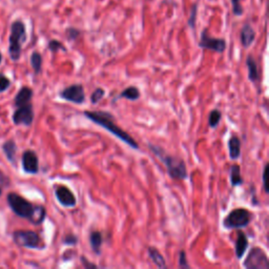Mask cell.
<instances>
[{
    "label": "cell",
    "instance_id": "1",
    "mask_svg": "<svg viewBox=\"0 0 269 269\" xmlns=\"http://www.w3.org/2000/svg\"><path fill=\"white\" fill-rule=\"evenodd\" d=\"M83 116L118 138L120 141H122L131 149L137 151L140 150V145L136 141V139L116 123V118L111 112L107 110H84Z\"/></svg>",
    "mask_w": 269,
    "mask_h": 269
},
{
    "label": "cell",
    "instance_id": "2",
    "mask_svg": "<svg viewBox=\"0 0 269 269\" xmlns=\"http://www.w3.org/2000/svg\"><path fill=\"white\" fill-rule=\"evenodd\" d=\"M7 203L17 215L28 219L34 225H40L47 216V210L45 206L33 204L27 199L15 193L8 194Z\"/></svg>",
    "mask_w": 269,
    "mask_h": 269
},
{
    "label": "cell",
    "instance_id": "3",
    "mask_svg": "<svg viewBox=\"0 0 269 269\" xmlns=\"http://www.w3.org/2000/svg\"><path fill=\"white\" fill-rule=\"evenodd\" d=\"M147 146H149L150 151L156 156V157H157L164 164V166L166 167L168 176L171 179L186 180L188 178L186 163L183 159L177 157V156L168 154L160 145L149 143Z\"/></svg>",
    "mask_w": 269,
    "mask_h": 269
},
{
    "label": "cell",
    "instance_id": "4",
    "mask_svg": "<svg viewBox=\"0 0 269 269\" xmlns=\"http://www.w3.org/2000/svg\"><path fill=\"white\" fill-rule=\"evenodd\" d=\"M27 40V29L22 20H15L11 25L10 34V46H8V53L13 61H18L21 56L22 45Z\"/></svg>",
    "mask_w": 269,
    "mask_h": 269
},
{
    "label": "cell",
    "instance_id": "5",
    "mask_svg": "<svg viewBox=\"0 0 269 269\" xmlns=\"http://www.w3.org/2000/svg\"><path fill=\"white\" fill-rule=\"evenodd\" d=\"M254 220V214L248 208L238 207L233 208L230 213L224 216L222 226L225 229H243L247 227Z\"/></svg>",
    "mask_w": 269,
    "mask_h": 269
},
{
    "label": "cell",
    "instance_id": "6",
    "mask_svg": "<svg viewBox=\"0 0 269 269\" xmlns=\"http://www.w3.org/2000/svg\"><path fill=\"white\" fill-rule=\"evenodd\" d=\"M14 242L18 246L31 248V249H43L46 248L45 243L36 231L33 230H16L13 233Z\"/></svg>",
    "mask_w": 269,
    "mask_h": 269
},
{
    "label": "cell",
    "instance_id": "7",
    "mask_svg": "<svg viewBox=\"0 0 269 269\" xmlns=\"http://www.w3.org/2000/svg\"><path fill=\"white\" fill-rule=\"evenodd\" d=\"M243 267L246 269H268L269 260L266 251L259 246L251 248L243 262Z\"/></svg>",
    "mask_w": 269,
    "mask_h": 269
},
{
    "label": "cell",
    "instance_id": "8",
    "mask_svg": "<svg viewBox=\"0 0 269 269\" xmlns=\"http://www.w3.org/2000/svg\"><path fill=\"white\" fill-rule=\"evenodd\" d=\"M198 46L202 50H208L215 52V53L223 54L227 48L226 40L223 38L213 37L208 33V29H204L201 33L200 40H199Z\"/></svg>",
    "mask_w": 269,
    "mask_h": 269
},
{
    "label": "cell",
    "instance_id": "9",
    "mask_svg": "<svg viewBox=\"0 0 269 269\" xmlns=\"http://www.w3.org/2000/svg\"><path fill=\"white\" fill-rule=\"evenodd\" d=\"M59 96L61 99L77 104V106H81L86 100L84 86L80 83H75L66 86L62 91H60Z\"/></svg>",
    "mask_w": 269,
    "mask_h": 269
},
{
    "label": "cell",
    "instance_id": "10",
    "mask_svg": "<svg viewBox=\"0 0 269 269\" xmlns=\"http://www.w3.org/2000/svg\"><path fill=\"white\" fill-rule=\"evenodd\" d=\"M55 197L59 204L62 205L63 207L73 208L77 205V198L73 193V190L63 184L56 185Z\"/></svg>",
    "mask_w": 269,
    "mask_h": 269
},
{
    "label": "cell",
    "instance_id": "11",
    "mask_svg": "<svg viewBox=\"0 0 269 269\" xmlns=\"http://www.w3.org/2000/svg\"><path fill=\"white\" fill-rule=\"evenodd\" d=\"M13 121L16 125L31 126L34 121V110L31 103L18 107L13 115Z\"/></svg>",
    "mask_w": 269,
    "mask_h": 269
},
{
    "label": "cell",
    "instance_id": "12",
    "mask_svg": "<svg viewBox=\"0 0 269 269\" xmlns=\"http://www.w3.org/2000/svg\"><path fill=\"white\" fill-rule=\"evenodd\" d=\"M22 167L28 173L35 175L39 171V161L36 153L34 151H25L22 155Z\"/></svg>",
    "mask_w": 269,
    "mask_h": 269
},
{
    "label": "cell",
    "instance_id": "13",
    "mask_svg": "<svg viewBox=\"0 0 269 269\" xmlns=\"http://www.w3.org/2000/svg\"><path fill=\"white\" fill-rule=\"evenodd\" d=\"M256 37H257V34H256L255 29L253 28V25L248 22L243 25L240 32V40H241V45L243 48L248 49L253 46V43L256 40Z\"/></svg>",
    "mask_w": 269,
    "mask_h": 269
},
{
    "label": "cell",
    "instance_id": "14",
    "mask_svg": "<svg viewBox=\"0 0 269 269\" xmlns=\"http://www.w3.org/2000/svg\"><path fill=\"white\" fill-rule=\"evenodd\" d=\"M237 230L238 231H237V240L235 244V255L238 260H241L246 254V251L249 246V241L244 231L241 229H237Z\"/></svg>",
    "mask_w": 269,
    "mask_h": 269
},
{
    "label": "cell",
    "instance_id": "15",
    "mask_svg": "<svg viewBox=\"0 0 269 269\" xmlns=\"http://www.w3.org/2000/svg\"><path fill=\"white\" fill-rule=\"evenodd\" d=\"M227 147H228V154L229 159L232 161H236L241 157V150H242V142L241 139L238 135L233 134L227 141Z\"/></svg>",
    "mask_w": 269,
    "mask_h": 269
},
{
    "label": "cell",
    "instance_id": "16",
    "mask_svg": "<svg viewBox=\"0 0 269 269\" xmlns=\"http://www.w3.org/2000/svg\"><path fill=\"white\" fill-rule=\"evenodd\" d=\"M89 241L92 250L96 256L101 255V249L103 245V235L99 230H92L89 236Z\"/></svg>",
    "mask_w": 269,
    "mask_h": 269
},
{
    "label": "cell",
    "instance_id": "17",
    "mask_svg": "<svg viewBox=\"0 0 269 269\" xmlns=\"http://www.w3.org/2000/svg\"><path fill=\"white\" fill-rule=\"evenodd\" d=\"M246 66L248 71V79L250 82L257 83L260 81V73L258 63L253 55H248L246 58Z\"/></svg>",
    "mask_w": 269,
    "mask_h": 269
},
{
    "label": "cell",
    "instance_id": "18",
    "mask_svg": "<svg viewBox=\"0 0 269 269\" xmlns=\"http://www.w3.org/2000/svg\"><path fill=\"white\" fill-rule=\"evenodd\" d=\"M147 253H149V257L151 258L152 262L157 266L160 269H164L167 267L166 264V260L164 258V256L160 253V250L158 248H156L154 246H150L147 248Z\"/></svg>",
    "mask_w": 269,
    "mask_h": 269
},
{
    "label": "cell",
    "instance_id": "19",
    "mask_svg": "<svg viewBox=\"0 0 269 269\" xmlns=\"http://www.w3.org/2000/svg\"><path fill=\"white\" fill-rule=\"evenodd\" d=\"M33 98V90L28 88V86H23L21 90L18 92L15 97V106L18 108L24 104L31 103V100Z\"/></svg>",
    "mask_w": 269,
    "mask_h": 269
},
{
    "label": "cell",
    "instance_id": "20",
    "mask_svg": "<svg viewBox=\"0 0 269 269\" xmlns=\"http://www.w3.org/2000/svg\"><path fill=\"white\" fill-rule=\"evenodd\" d=\"M121 98L131 100V101H137L141 98V92L137 88V86L131 85L121 92L118 96L114 99V101H116L117 99H121Z\"/></svg>",
    "mask_w": 269,
    "mask_h": 269
},
{
    "label": "cell",
    "instance_id": "21",
    "mask_svg": "<svg viewBox=\"0 0 269 269\" xmlns=\"http://www.w3.org/2000/svg\"><path fill=\"white\" fill-rule=\"evenodd\" d=\"M229 180L232 187H238L244 184V179L241 175V167L239 164H233L229 169Z\"/></svg>",
    "mask_w": 269,
    "mask_h": 269
},
{
    "label": "cell",
    "instance_id": "22",
    "mask_svg": "<svg viewBox=\"0 0 269 269\" xmlns=\"http://www.w3.org/2000/svg\"><path fill=\"white\" fill-rule=\"evenodd\" d=\"M31 65L34 73L38 75L42 71V56L39 52H33L31 55Z\"/></svg>",
    "mask_w": 269,
    "mask_h": 269
},
{
    "label": "cell",
    "instance_id": "23",
    "mask_svg": "<svg viewBox=\"0 0 269 269\" xmlns=\"http://www.w3.org/2000/svg\"><path fill=\"white\" fill-rule=\"evenodd\" d=\"M222 120V111L218 108H215L210 112L208 116V126L211 128H216Z\"/></svg>",
    "mask_w": 269,
    "mask_h": 269
},
{
    "label": "cell",
    "instance_id": "24",
    "mask_svg": "<svg viewBox=\"0 0 269 269\" xmlns=\"http://www.w3.org/2000/svg\"><path fill=\"white\" fill-rule=\"evenodd\" d=\"M3 152L6 156V158L10 162H15L16 160V152H17V146L14 141H7L3 145Z\"/></svg>",
    "mask_w": 269,
    "mask_h": 269
},
{
    "label": "cell",
    "instance_id": "25",
    "mask_svg": "<svg viewBox=\"0 0 269 269\" xmlns=\"http://www.w3.org/2000/svg\"><path fill=\"white\" fill-rule=\"evenodd\" d=\"M48 49L52 52V53H57L59 51L62 52H67V49L61 41L56 40V39H52L48 43Z\"/></svg>",
    "mask_w": 269,
    "mask_h": 269
},
{
    "label": "cell",
    "instance_id": "26",
    "mask_svg": "<svg viewBox=\"0 0 269 269\" xmlns=\"http://www.w3.org/2000/svg\"><path fill=\"white\" fill-rule=\"evenodd\" d=\"M106 93L107 92L104 89L97 88L91 95V97H90L91 103L92 104H98L104 97H106Z\"/></svg>",
    "mask_w": 269,
    "mask_h": 269
},
{
    "label": "cell",
    "instance_id": "27",
    "mask_svg": "<svg viewBox=\"0 0 269 269\" xmlns=\"http://www.w3.org/2000/svg\"><path fill=\"white\" fill-rule=\"evenodd\" d=\"M197 15H198V4L195 3L193 4L192 8H190V14H189V18L187 21V25L192 29L196 30V23H197Z\"/></svg>",
    "mask_w": 269,
    "mask_h": 269
},
{
    "label": "cell",
    "instance_id": "28",
    "mask_svg": "<svg viewBox=\"0 0 269 269\" xmlns=\"http://www.w3.org/2000/svg\"><path fill=\"white\" fill-rule=\"evenodd\" d=\"M65 35H66L67 40L75 41L81 36V31L79 29L74 28V27H68L65 30Z\"/></svg>",
    "mask_w": 269,
    "mask_h": 269
},
{
    "label": "cell",
    "instance_id": "29",
    "mask_svg": "<svg viewBox=\"0 0 269 269\" xmlns=\"http://www.w3.org/2000/svg\"><path fill=\"white\" fill-rule=\"evenodd\" d=\"M78 242H79V238H78L77 235H74V233H68L62 239V243L66 246H76Z\"/></svg>",
    "mask_w": 269,
    "mask_h": 269
},
{
    "label": "cell",
    "instance_id": "30",
    "mask_svg": "<svg viewBox=\"0 0 269 269\" xmlns=\"http://www.w3.org/2000/svg\"><path fill=\"white\" fill-rule=\"evenodd\" d=\"M232 5V13L235 16H242L244 13V8L241 5V0H230Z\"/></svg>",
    "mask_w": 269,
    "mask_h": 269
},
{
    "label": "cell",
    "instance_id": "31",
    "mask_svg": "<svg viewBox=\"0 0 269 269\" xmlns=\"http://www.w3.org/2000/svg\"><path fill=\"white\" fill-rule=\"evenodd\" d=\"M179 267L180 268H187V269L190 268L185 250H180V253H179Z\"/></svg>",
    "mask_w": 269,
    "mask_h": 269
},
{
    "label": "cell",
    "instance_id": "32",
    "mask_svg": "<svg viewBox=\"0 0 269 269\" xmlns=\"http://www.w3.org/2000/svg\"><path fill=\"white\" fill-rule=\"evenodd\" d=\"M80 262H81V264L83 265V267L85 269H97V268H99L98 265L90 262L89 259L86 257H84V256H80Z\"/></svg>",
    "mask_w": 269,
    "mask_h": 269
},
{
    "label": "cell",
    "instance_id": "33",
    "mask_svg": "<svg viewBox=\"0 0 269 269\" xmlns=\"http://www.w3.org/2000/svg\"><path fill=\"white\" fill-rule=\"evenodd\" d=\"M10 84H11L10 80H8L4 75L0 74V93L6 91L8 89V86H10Z\"/></svg>",
    "mask_w": 269,
    "mask_h": 269
},
{
    "label": "cell",
    "instance_id": "34",
    "mask_svg": "<svg viewBox=\"0 0 269 269\" xmlns=\"http://www.w3.org/2000/svg\"><path fill=\"white\" fill-rule=\"evenodd\" d=\"M267 171H268V163L265 164V166L263 168V172H262V182H263V187L266 194H269V189H268V185H267Z\"/></svg>",
    "mask_w": 269,
    "mask_h": 269
},
{
    "label": "cell",
    "instance_id": "35",
    "mask_svg": "<svg viewBox=\"0 0 269 269\" xmlns=\"http://www.w3.org/2000/svg\"><path fill=\"white\" fill-rule=\"evenodd\" d=\"M76 256H77L76 251H74L73 249H68V250L64 251L62 259L64 260V261H69V260H73Z\"/></svg>",
    "mask_w": 269,
    "mask_h": 269
},
{
    "label": "cell",
    "instance_id": "36",
    "mask_svg": "<svg viewBox=\"0 0 269 269\" xmlns=\"http://www.w3.org/2000/svg\"><path fill=\"white\" fill-rule=\"evenodd\" d=\"M1 61H2V55L1 53H0V63H1Z\"/></svg>",
    "mask_w": 269,
    "mask_h": 269
},
{
    "label": "cell",
    "instance_id": "37",
    "mask_svg": "<svg viewBox=\"0 0 269 269\" xmlns=\"http://www.w3.org/2000/svg\"><path fill=\"white\" fill-rule=\"evenodd\" d=\"M1 193H2V192H1V188H0V196H1Z\"/></svg>",
    "mask_w": 269,
    "mask_h": 269
}]
</instances>
